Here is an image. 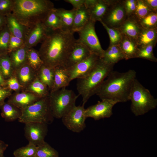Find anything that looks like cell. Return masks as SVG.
I'll return each instance as SVG.
<instances>
[{"mask_svg":"<svg viewBox=\"0 0 157 157\" xmlns=\"http://www.w3.org/2000/svg\"><path fill=\"white\" fill-rule=\"evenodd\" d=\"M49 31L42 22L36 23L30 28L24 40V44L28 48L42 42Z\"/></svg>","mask_w":157,"mask_h":157,"instance_id":"obj_13","label":"cell"},{"mask_svg":"<svg viewBox=\"0 0 157 157\" xmlns=\"http://www.w3.org/2000/svg\"><path fill=\"white\" fill-rule=\"evenodd\" d=\"M12 91L6 88L0 90V106L5 102V100L11 94Z\"/></svg>","mask_w":157,"mask_h":157,"instance_id":"obj_44","label":"cell"},{"mask_svg":"<svg viewBox=\"0 0 157 157\" xmlns=\"http://www.w3.org/2000/svg\"><path fill=\"white\" fill-rule=\"evenodd\" d=\"M24 45V40L11 34L9 44L8 53L21 48Z\"/></svg>","mask_w":157,"mask_h":157,"instance_id":"obj_36","label":"cell"},{"mask_svg":"<svg viewBox=\"0 0 157 157\" xmlns=\"http://www.w3.org/2000/svg\"><path fill=\"white\" fill-rule=\"evenodd\" d=\"M25 124L24 135L29 142L37 146L45 141L48 131L47 124L39 122H29Z\"/></svg>","mask_w":157,"mask_h":157,"instance_id":"obj_12","label":"cell"},{"mask_svg":"<svg viewBox=\"0 0 157 157\" xmlns=\"http://www.w3.org/2000/svg\"><path fill=\"white\" fill-rule=\"evenodd\" d=\"M101 58L105 62L114 65L119 60L125 59L120 48L114 45L110 46L104 51Z\"/></svg>","mask_w":157,"mask_h":157,"instance_id":"obj_26","label":"cell"},{"mask_svg":"<svg viewBox=\"0 0 157 157\" xmlns=\"http://www.w3.org/2000/svg\"><path fill=\"white\" fill-rule=\"evenodd\" d=\"M155 36V33L154 30H149L143 32L140 37V43L144 44H149L153 41Z\"/></svg>","mask_w":157,"mask_h":157,"instance_id":"obj_41","label":"cell"},{"mask_svg":"<svg viewBox=\"0 0 157 157\" xmlns=\"http://www.w3.org/2000/svg\"><path fill=\"white\" fill-rule=\"evenodd\" d=\"M84 5L88 9L90 19L95 22L104 18L107 10V5L102 1L85 0Z\"/></svg>","mask_w":157,"mask_h":157,"instance_id":"obj_17","label":"cell"},{"mask_svg":"<svg viewBox=\"0 0 157 157\" xmlns=\"http://www.w3.org/2000/svg\"><path fill=\"white\" fill-rule=\"evenodd\" d=\"M117 102L108 99H102L94 105L85 109L86 117H91L95 120L110 117L113 114V108Z\"/></svg>","mask_w":157,"mask_h":157,"instance_id":"obj_11","label":"cell"},{"mask_svg":"<svg viewBox=\"0 0 157 157\" xmlns=\"http://www.w3.org/2000/svg\"><path fill=\"white\" fill-rule=\"evenodd\" d=\"M0 85L3 88H6V80L4 79L0 72Z\"/></svg>","mask_w":157,"mask_h":157,"instance_id":"obj_48","label":"cell"},{"mask_svg":"<svg viewBox=\"0 0 157 157\" xmlns=\"http://www.w3.org/2000/svg\"><path fill=\"white\" fill-rule=\"evenodd\" d=\"M147 3L151 6L154 8H156L157 6V0H148L147 1Z\"/></svg>","mask_w":157,"mask_h":157,"instance_id":"obj_49","label":"cell"},{"mask_svg":"<svg viewBox=\"0 0 157 157\" xmlns=\"http://www.w3.org/2000/svg\"><path fill=\"white\" fill-rule=\"evenodd\" d=\"M48 97L41 98L32 104L21 109L22 114L18 119V121L24 124L29 122H39L48 124L51 123L54 117Z\"/></svg>","mask_w":157,"mask_h":157,"instance_id":"obj_6","label":"cell"},{"mask_svg":"<svg viewBox=\"0 0 157 157\" xmlns=\"http://www.w3.org/2000/svg\"><path fill=\"white\" fill-rule=\"evenodd\" d=\"M129 100L131 101V111L135 116L143 115L157 106V99L136 78L132 86Z\"/></svg>","mask_w":157,"mask_h":157,"instance_id":"obj_5","label":"cell"},{"mask_svg":"<svg viewBox=\"0 0 157 157\" xmlns=\"http://www.w3.org/2000/svg\"><path fill=\"white\" fill-rule=\"evenodd\" d=\"M54 8L53 3L49 0H13L12 13L20 23L29 28L43 22Z\"/></svg>","mask_w":157,"mask_h":157,"instance_id":"obj_3","label":"cell"},{"mask_svg":"<svg viewBox=\"0 0 157 157\" xmlns=\"http://www.w3.org/2000/svg\"><path fill=\"white\" fill-rule=\"evenodd\" d=\"M135 3V1L133 0H129L126 3V7H128L133 3Z\"/></svg>","mask_w":157,"mask_h":157,"instance_id":"obj_51","label":"cell"},{"mask_svg":"<svg viewBox=\"0 0 157 157\" xmlns=\"http://www.w3.org/2000/svg\"><path fill=\"white\" fill-rule=\"evenodd\" d=\"M78 97L72 90L66 88L50 92L49 101L54 118L61 119L76 106Z\"/></svg>","mask_w":157,"mask_h":157,"instance_id":"obj_7","label":"cell"},{"mask_svg":"<svg viewBox=\"0 0 157 157\" xmlns=\"http://www.w3.org/2000/svg\"><path fill=\"white\" fill-rule=\"evenodd\" d=\"M10 35L6 25L0 28V56L8 54Z\"/></svg>","mask_w":157,"mask_h":157,"instance_id":"obj_31","label":"cell"},{"mask_svg":"<svg viewBox=\"0 0 157 157\" xmlns=\"http://www.w3.org/2000/svg\"><path fill=\"white\" fill-rule=\"evenodd\" d=\"M136 8L137 14L140 17H144L148 13V9L147 6L141 2L138 3L136 6Z\"/></svg>","mask_w":157,"mask_h":157,"instance_id":"obj_42","label":"cell"},{"mask_svg":"<svg viewBox=\"0 0 157 157\" xmlns=\"http://www.w3.org/2000/svg\"><path fill=\"white\" fill-rule=\"evenodd\" d=\"M65 2L70 3L73 6V8L76 10L84 5L85 0H65Z\"/></svg>","mask_w":157,"mask_h":157,"instance_id":"obj_45","label":"cell"},{"mask_svg":"<svg viewBox=\"0 0 157 157\" xmlns=\"http://www.w3.org/2000/svg\"><path fill=\"white\" fill-rule=\"evenodd\" d=\"M13 0H0V14L6 16L12 13Z\"/></svg>","mask_w":157,"mask_h":157,"instance_id":"obj_37","label":"cell"},{"mask_svg":"<svg viewBox=\"0 0 157 157\" xmlns=\"http://www.w3.org/2000/svg\"><path fill=\"white\" fill-rule=\"evenodd\" d=\"M137 57L146 59L154 61H156V58L153 53V46L149 45L140 50H138Z\"/></svg>","mask_w":157,"mask_h":157,"instance_id":"obj_35","label":"cell"},{"mask_svg":"<svg viewBox=\"0 0 157 157\" xmlns=\"http://www.w3.org/2000/svg\"><path fill=\"white\" fill-rule=\"evenodd\" d=\"M95 22L90 20L88 22L77 32L78 40L86 45L92 53L102 58L104 50L102 49L96 33Z\"/></svg>","mask_w":157,"mask_h":157,"instance_id":"obj_8","label":"cell"},{"mask_svg":"<svg viewBox=\"0 0 157 157\" xmlns=\"http://www.w3.org/2000/svg\"><path fill=\"white\" fill-rule=\"evenodd\" d=\"M36 147L35 157H59L58 152L45 141Z\"/></svg>","mask_w":157,"mask_h":157,"instance_id":"obj_30","label":"cell"},{"mask_svg":"<svg viewBox=\"0 0 157 157\" xmlns=\"http://www.w3.org/2000/svg\"><path fill=\"white\" fill-rule=\"evenodd\" d=\"M14 72L8 54L0 56V72L4 79L13 76Z\"/></svg>","mask_w":157,"mask_h":157,"instance_id":"obj_28","label":"cell"},{"mask_svg":"<svg viewBox=\"0 0 157 157\" xmlns=\"http://www.w3.org/2000/svg\"><path fill=\"white\" fill-rule=\"evenodd\" d=\"M6 88L17 92L23 90L22 87L14 76L6 80Z\"/></svg>","mask_w":157,"mask_h":157,"instance_id":"obj_38","label":"cell"},{"mask_svg":"<svg viewBox=\"0 0 157 157\" xmlns=\"http://www.w3.org/2000/svg\"><path fill=\"white\" fill-rule=\"evenodd\" d=\"M71 82L69 75L66 68L58 66L54 68V77L52 87L50 92L66 88Z\"/></svg>","mask_w":157,"mask_h":157,"instance_id":"obj_19","label":"cell"},{"mask_svg":"<svg viewBox=\"0 0 157 157\" xmlns=\"http://www.w3.org/2000/svg\"><path fill=\"white\" fill-rule=\"evenodd\" d=\"M9 97L7 101L21 110L32 104L41 98L31 93L24 91L11 95Z\"/></svg>","mask_w":157,"mask_h":157,"instance_id":"obj_15","label":"cell"},{"mask_svg":"<svg viewBox=\"0 0 157 157\" xmlns=\"http://www.w3.org/2000/svg\"><path fill=\"white\" fill-rule=\"evenodd\" d=\"M6 25L10 34L24 41L29 28L20 23L12 13L6 16Z\"/></svg>","mask_w":157,"mask_h":157,"instance_id":"obj_18","label":"cell"},{"mask_svg":"<svg viewBox=\"0 0 157 157\" xmlns=\"http://www.w3.org/2000/svg\"><path fill=\"white\" fill-rule=\"evenodd\" d=\"M36 150V146L29 142L26 146L15 150L13 155L15 157H35Z\"/></svg>","mask_w":157,"mask_h":157,"instance_id":"obj_32","label":"cell"},{"mask_svg":"<svg viewBox=\"0 0 157 157\" xmlns=\"http://www.w3.org/2000/svg\"><path fill=\"white\" fill-rule=\"evenodd\" d=\"M1 115L5 121L12 122L18 119L22 114L21 110L7 101L4 102L0 106Z\"/></svg>","mask_w":157,"mask_h":157,"instance_id":"obj_22","label":"cell"},{"mask_svg":"<svg viewBox=\"0 0 157 157\" xmlns=\"http://www.w3.org/2000/svg\"><path fill=\"white\" fill-rule=\"evenodd\" d=\"M92 53L78 39L75 43L67 60L65 67H70L88 57Z\"/></svg>","mask_w":157,"mask_h":157,"instance_id":"obj_14","label":"cell"},{"mask_svg":"<svg viewBox=\"0 0 157 157\" xmlns=\"http://www.w3.org/2000/svg\"><path fill=\"white\" fill-rule=\"evenodd\" d=\"M3 88L2 87H1V86L0 85V90L2 89Z\"/></svg>","mask_w":157,"mask_h":157,"instance_id":"obj_52","label":"cell"},{"mask_svg":"<svg viewBox=\"0 0 157 157\" xmlns=\"http://www.w3.org/2000/svg\"><path fill=\"white\" fill-rule=\"evenodd\" d=\"M85 110L84 105L76 106L61 118L63 124L73 132H81L86 127Z\"/></svg>","mask_w":157,"mask_h":157,"instance_id":"obj_9","label":"cell"},{"mask_svg":"<svg viewBox=\"0 0 157 157\" xmlns=\"http://www.w3.org/2000/svg\"><path fill=\"white\" fill-rule=\"evenodd\" d=\"M43 22L49 31L61 29L60 19L55 8L49 12Z\"/></svg>","mask_w":157,"mask_h":157,"instance_id":"obj_27","label":"cell"},{"mask_svg":"<svg viewBox=\"0 0 157 157\" xmlns=\"http://www.w3.org/2000/svg\"><path fill=\"white\" fill-rule=\"evenodd\" d=\"M100 58L95 54L91 53L85 59L70 67L66 68L71 81L75 79L84 77L87 75L94 67Z\"/></svg>","mask_w":157,"mask_h":157,"instance_id":"obj_10","label":"cell"},{"mask_svg":"<svg viewBox=\"0 0 157 157\" xmlns=\"http://www.w3.org/2000/svg\"><path fill=\"white\" fill-rule=\"evenodd\" d=\"M126 8L128 12H130L133 11L136 9L135 3H133L131 5L126 7Z\"/></svg>","mask_w":157,"mask_h":157,"instance_id":"obj_50","label":"cell"},{"mask_svg":"<svg viewBox=\"0 0 157 157\" xmlns=\"http://www.w3.org/2000/svg\"><path fill=\"white\" fill-rule=\"evenodd\" d=\"M90 20L88 9L84 5L76 10L72 28V31L78 32L85 26Z\"/></svg>","mask_w":157,"mask_h":157,"instance_id":"obj_20","label":"cell"},{"mask_svg":"<svg viewBox=\"0 0 157 157\" xmlns=\"http://www.w3.org/2000/svg\"><path fill=\"white\" fill-rule=\"evenodd\" d=\"M28 49L24 45L8 53L14 71L26 63V55Z\"/></svg>","mask_w":157,"mask_h":157,"instance_id":"obj_23","label":"cell"},{"mask_svg":"<svg viewBox=\"0 0 157 157\" xmlns=\"http://www.w3.org/2000/svg\"><path fill=\"white\" fill-rule=\"evenodd\" d=\"M136 72L129 70L124 72L112 71L97 91L96 94L101 100L108 99L117 103L129 100L133 83L136 78Z\"/></svg>","mask_w":157,"mask_h":157,"instance_id":"obj_2","label":"cell"},{"mask_svg":"<svg viewBox=\"0 0 157 157\" xmlns=\"http://www.w3.org/2000/svg\"><path fill=\"white\" fill-rule=\"evenodd\" d=\"M14 76L24 90L37 77V72L26 63L15 71Z\"/></svg>","mask_w":157,"mask_h":157,"instance_id":"obj_16","label":"cell"},{"mask_svg":"<svg viewBox=\"0 0 157 157\" xmlns=\"http://www.w3.org/2000/svg\"><path fill=\"white\" fill-rule=\"evenodd\" d=\"M120 49L125 59L137 57L138 50L131 41L127 39L124 40Z\"/></svg>","mask_w":157,"mask_h":157,"instance_id":"obj_33","label":"cell"},{"mask_svg":"<svg viewBox=\"0 0 157 157\" xmlns=\"http://www.w3.org/2000/svg\"><path fill=\"white\" fill-rule=\"evenodd\" d=\"M8 147L7 144L0 140V157H4V152Z\"/></svg>","mask_w":157,"mask_h":157,"instance_id":"obj_46","label":"cell"},{"mask_svg":"<svg viewBox=\"0 0 157 157\" xmlns=\"http://www.w3.org/2000/svg\"><path fill=\"white\" fill-rule=\"evenodd\" d=\"M26 63L36 72L44 64L38 51L33 48H28L27 50Z\"/></svg>","mask_w":157,"mask_h":157,"instance_id":"obj_29","label":"cell"},{"mask_svg":"<svg viewBox=\"0 0 157 157\" xmlns=\"http://www.w3.org/2000/svg\"><path fill=\"white\" fill-rule=\"evenodd\" d=\"M114 65L101 58L87 75L77 79L76 88L82 97V105H84L91 97L96 94L105 79L113 70Z\"/></svg>","mask_w":157,"mask_h":157,"instance_id":"obj_4","label":"cell"},{"mask_svg":"<svg viewBox=\"0 0 157 157\" xmlns=\"http://www.w3.org/2000/svg\"><path fill=\"white\" fill-rule=\"evenodd\" d=\"M124 12L123 9L120 7L116 8L109 14L106 18V21L112 24H117L120 22L123 18Z\"/></svg>","mask_w":157,"mask_h":157,"instance_id":"obj_34","label":"cell"},{"mask_svg":"<svg viewBox=\"0 0 157 157\" xmlns=\"http://www.w3.org/2000/svg\"><path fill=\"white\" fill-rule=\"evenodd\" d=\"M124 30L127 35L132 37H136L138 32L137 26L131 22H127L125 24Z\"/></svg>","mask_w":157,"mask_h":157,"instance_id":"obj_40","label":"cell"},{"mask_svg":"<svg viewBox=\"0 0 157 157\" xmlns=\"http://www.w3.org/2000/svg\"><path fill=\"white\" fill-rule=\"evenodd\" d=\"M100 21L106 30L111 42L114 44L117 43L120 38V35L119 32L113 29L109 28L101 21Z\"/></svg>","mask_w":157,"mask_h":157,"instance_id":"obj_39","label":"cell"},{"mask_svg":"<svg viewBox=\"0 0 157 157\" xmlns=\"http://www.w3.org/2000/svg\"><path fill=\"white\" fill-rule=\"evenodd\" d=\"M40 98L48 97L50 92L48 88L37 77L24 90Z\"/></svg>","mask_w":157,"mask_h":157,"instance_id":"obj_24","label":"cell"},{"mask_svg":"<svg viewBox=\"0 0 157 157\" xmlns=\"http://www.w3.org/2000/svg\"><path fill=\"white\" fill-rule=\"evenodd\" d=\"M56 10L60 19L61 29L65 31L73 32L74 20L76 10L73 8L68 10L62 8H56Z\"/></svg>","mask_w":157,"mask_h":157,"instance_id":"obj_21","label":"cell"},{"mask_svg":"<svg viewBox=\"0 0 157 157\" xmlns=\"http://www.w3.org/2000/svg\"><path fill=\"white\" fill-rule=\"evenodd\" d=\"M6 25V17L0 14V28Z\"/></svg>","mask_w":157,"mask_h":157,"instance_id":"obj_47","label":"cell"},{"mask_svg":"<svg viewBox=\"0 0 157 157\" xmlns=\"http://www.w3.org/2000/svg\"><path fill=\"white\" fill-rule=\"evenodd\" d=\"M157 21V15L155 14H151L146 16L143 20V23L147 26L154 25Z\"/></svg>","mask_w":157,"mask_h":157,"instance_id":"obj_43","label":"cell"},{"mask_svg":"<svg viewBox=\"0 0 157 157\" xmlns=\"http://www.w3.org/2000/svg\"><path fill=\"white\" fill-rule=\"evenodd\" d=\"M37 77L50 91L53 85L54 68L50 67L43 64L37 71Z\"/></svg>","mask_w":157,"mask_h":157,"instance_id":"obj_25","label":"cell"},{"mask_svg":"<svg viewBox=\"0 0 157 157\" xmlns=\"http://www.w3.org/2000/svg\"><path fill=\"white\" fill-rule=\"evenodd\" d=\"M74 33L61 29L48 33L38 51L44 65L53 68L59 66L65 67L76 41Z\"/></svg>","mask_w":157,"mask_h":157,"instance_id":"obj_1","label":"cell"}]
</instances>
